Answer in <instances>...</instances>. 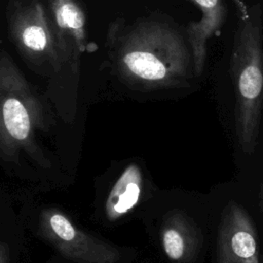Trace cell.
<instances>
[{"instance_id":"obj_1","label":"cell","mask_w":263,"mask_h":263,"mask_svg":"<svg viewBox=\"0 0 263 263\" xmlns=\"http://www.w3.org/2000/svg\"><path fill=\"white\" fill-rule=\"evenodd\" d=\"M118 64L132 82L152 87L184 82L188 74L189 53L179 33L157 23L136 27L122 42Z\"/></svg>"},{"instance_id":"obj_2","label":"cell","mask_w":263,"mask_h":263,"mask_svg":"<svg viewBox=\"0 0 263 263\" xmlns=\"http://www.w3.org/2000/svg\"><path fill=\"white\" fill-rule=\"evenodd\" d=\"M236 87L235 124L245 152L255 150L263 106V54L261 26L247 22L241 28L231 60Z\"/></svg>"},{"instance_id":"obj_3","label":"cell","mask_w":263,"mask_h":263,"mask_svg":"<svg viewBox=\"0 0 263 263\" xmlns=\"http://www.w3.org/2000/svg\"><path fill=\"white\" fill-rule=\"evenodd\" d=\"M218 263H261L258 236L243 208L230 202L222 214L217 239Z\"/></svg>"},{"instance_id":"obj_4","label":"cell","mask_w":263,"mask_h":263,"mask_svg":"<svg viewBox=\"0 0 263 263\" xmlns=\"http://www.w3.org/2000/svg\"><path fill=\"white\" fill-rule=\"evenodd\" d=\"M194 2L199 5L203 17L198 24L190 26L188 39L192 47L195 73L200 74L205 60V42L220 27L225 15V8L220 0H194Z\"/></svg>"},{"instance_id":"obj_5","label":"cell","mask_w":263,"mask_h":263,"mask_svg":"<svg viewBox=\"0 0 263 263\" xmlns=\"http://www.w3.org/2000/svg\"><path fill=\"white\" fill-rule=\"evenodd\" d=\"M160 240L163 253L172 261L184 262L192 253V229L187 220L179 214L170 217L164 222Z\"/></svg>"},{"instance_id":"obj_6","label":"cell","mask_w":263,"mask_h":263,"mask_svg":"<svg viewBox=\"0 0 263 263\" xmlns=\"http://www.w3.org/2000/svg\"><path fill=\"white\" fill-rule=\"evenodd\" d=\"M143 175L136 163L124 170L117 180L109 199V212L112 217H118L133 210L141 196Z\"/></svg>"},{"instance_id":"obj_7","label":"cell","mask_w":263,"mask_h":263,"mask_svg":"<svg viewBox=\"0 0 263 263\" xmlns=\"http://www.w3.org/2000/svg\"><path fill=\"white\" fill-rule=\"evenodd\" d=\"M5 126L9 134L18 140L25 139L30 130V117L23 103L14 98L7 99L2 107Z\"/></svg>"},{"instance_id":"obj_8","label":"cell","mask_w":263,"mask_h":263,"mask_svg":"<svg viewBox=\"0 0 263 263\" xmlns=\"http://www.w3.org/2000/svg\"><path fill=\"white\" fill-rule=\"evenodd\" d=\"M57 20L61 26L70 29H79L83 26L81 12L71 2L64 3L57 9Z\"/></svg>"},{"instance_id":"obj_9","label":"cell","mask_w":263,"mask_h":263,"mask_svg":"<svg viewBox=\"0 0 263 263\" xmlns=\"http://www.w3.org/2000/svg\"><path fill=\"white\" fill-rule=\"evenodd\" d=\"M23 43L30 49L41 51L47 44V36L45 30L39 25H30L26 27L22 33Z\"/></svg>"},{"instance_id":"obj_10","label":"cell","mask_w":263,"mask_h":263,"mask_svg":"<svg viewBox=\"0 0 263 263\" xmlns=\"http://www.w3.org/2000/svg\"><path fill=\"white\" fill-rule=\"evenodd\" d=\"M50 224L53 231L63 239L71 240L75 236V230L71 223L61 215H54L50 219Z\"/></svg>"},{"instance_id":"obj_11","label":"cell","mask_w":263,"mask_h":263,"mask_svg":"<svg viewBox=\"0 0 263 263\" xmlns=\"http://www.w3.org/2000/svg\"><path fill=\"white\" fill-rule=\"evenodd\" d=\"M261 263H263V259H261Z\"/></svg>"}]
</instances>
